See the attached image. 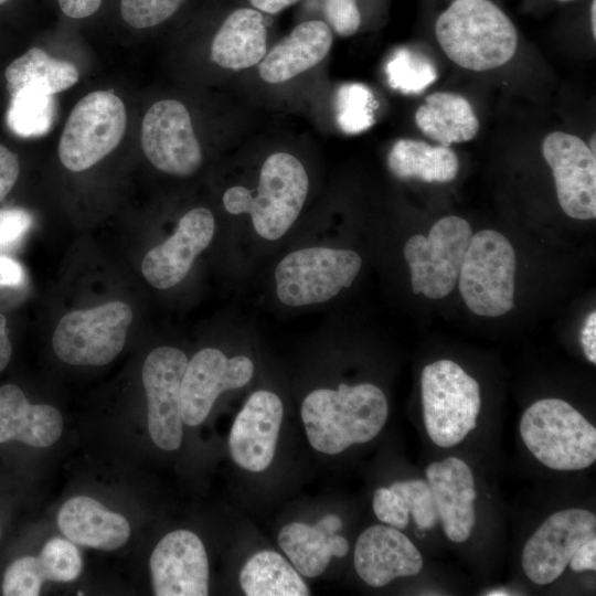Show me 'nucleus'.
<instances>
[{
    "instance_id": "44",
    "label": "nucleus",
    "mask_w": 596,
    "mask_h": 596,
    "mask_svg": "<svg viewBox=\"0 0 596 596\" xmlns=\"http://www.w3.org/2000/svg\"><path fill=\"white\" fill-rule=\"evenodd\" d=\"M581 344L589 362L596 363V312L593 310L586 318L581 331Z\"/></svg>"
},
{
    "instance_id": "26",
    "label": "nucleus",
    "mask_w": 596,
    "mask_h": 596,
    "mask_svg": "<svg viewBox=\"0 0 596 596\" xmlns=\"http://www.w3.org/2000/svg\"><path fill=\"white\" fill-rule=\"evenodd\" d=\"M415 123L425 136L446 147L471 140L479 129L470 103L447 92L428 95L416 110Z\"/></svg>"
},
{
    "instance_id": "47",
    "label": "nucleus",
    "mask_w": 596,
    "mask_h": 596,
    "mask_svg": "<svg viewBox=\"0 0 596 596\" xmlns=\"http://www.w3.org/2000/svg\"><path fill=\"white\" fill-rule=\"evenodd\" d=\"M596 0H593L592 1V4H590V28H592V33H593V36L594 39L596 38Z\"/></svg>"
},
{
    "instance_id": "20",
    "label": "nucleus",
    "mask_w": 596,
    "mask_h": 596,
    "mask_svg": "<svg viewBox=\"0 0 596 596\" xmlns=\"http://www.w3.org/2000/svg\"><path fill=\"white\" fill-rule=\"evenodd\" d=\"M426 481L445 534L456 543L467 541L476 523L475 478L460 458L448 457L426 468Z\"/></svg>"
},
{
    "instance_id": "35",
    "label": "nucleus",
    "mask_w": 596,
    "mask_h": 596,
    "mask_svg": "<svg viewBox=\"0 0 596 596\" xmlns=\"http://www.w3.org/2000/svg\"><path fill=\"white\" fill-rule=\"evenodd\" d=\"M45 582L38 556H22L13 561L3 574L4 596H38Z\"/></svg>"
},
{
    "instance_id": "24",
    "label": "nucleus",
    "mask_w": 596,
    "mask_h": 596,
    "mask_svg": "<svg viewBox=\"0 0 596 596\" xmlns=\"http://www.w3.org/2000/svg\"><path fill=\"white\" fill-rule=\"evenodd\" d=\"M61 413L46 404H31L14 384L0 386V444L18 440L32 447H49L61 437Z\"/></svg>"
},
{
    "instance_id": "16",
    "label": "nucleus",
    "mask_w": 596,
    "mask_h": 596,
    "mask_svg": "<svg viewBox=\"0 0 596 596\" xmlns=\"http://www.w3.org/2000/svg\"><path fill=\"white\" fill-rule=\"evenodd\" d=\"M153 593L157 596H205L209 562L200 538L188 530L163 536L150 556Z\"/></svg>"
},
{
    "instance_id": "18",
    "label": "nucleus",
    "mask_w": 596,
    "mask_h": 596,
    "mask_svg": "<svg viewBox=\"0 0 596 596\" xmlns=\"http://www.w3.org/2000/svg\"><path fill=\"white\" fill-rule=\"evenodd\" d=\"M283 413V402L275 393L259 390L249 396L228 436L230 453L236 465L258 472L272 464Z\"/></svg>"
},
{
    "instance_id": "50",
    "label": "nucleus",
    "mask_w": 596,
    "mask_h": 596,
    "mask_svg": "<svg viewBox=\"0 0 596 596\" xmlns=\"http://www.w3.org/2000/svg\"><path fill=\"white\" fill-rule=\"evenodd\" d=\"M8 0H0V4H3L4 2H7Z\"/></svg>"
},
{
    "instance_id": "10",
    "label": "nucleus",
    "mask_w": 596,
    "mask_h": 596,
    "mask_svg": "<svg viewBox=\"0 0 596 596\" xmlns=\"http://www.w3.org/2000/svg\"><path fill=\"white\" fill-rule=\"evenodd\" d=\"M471 236L469 223L455 215L437 221L427 236H412L404 246V257L413 292L432 299L447 296L458 280Z\"/></svg>"
},
{
    "instance_id": "31",
    "label": "nucleus",
    "mask_w": 596,
    "mask_h": 596,
    "mask_svg": "<svg viewBox=\"0 0 596 596\" xmlns=\"http://www.w3.org/2000/svg\"><path fill=\"white\" fill-rule=\"evenodd\" d=\"M385 72L390 86L403 94H419L437 78L434 63L426 55L408 47L394 52Z\"/></svg>"
},
{
    "instance_id": "25",
    "label": "nucleus",
    "mask_w": 596,
    "mask_h": 596,
    "mask_svg": "<svg viewBox=\"0 0 596 596\" xmlns=\"http://www.w3.org/2000/svg\"><path fill=\"white\" fill-rule=\"evenodd\" d=\"M267 53V29L263 14L249 8L233 11L217 30L211 44V60L228 70L259 63Z\"/></svg>"
},
{
    "instance_id": "22",
    "label": "nucleus",
    "mask_w": 596,
    "mask_h": 596,
    "mask_svg": "<svg viewBox=\"0 0 596 596\" xmlns=\"http://www.w3.org/2000/svg\"><path fill=\"white\" fill-rule=\"evenodd\" d=\"M57 525L72 542L97 550L119 549L130 536L124 515L86 496L73 497L61 507Z\"/></svg>"
},
{
    "instance_id": "4",
    "label": "nucleus",
    "mask_w": 596,
    "mask_h": 596,
    "mask_svg": "<svg viewBox=\"0 0 596 596\" xmlns=\"http://www.w3.org/2000/svg\"><path fill=\"white\" fill-rule=\"evenodd\" d=\"M521 437L530 453L555 470H581L596 460V428L560 398H543L526 408Z\"/></svg>"
},
{
    "instance_id": "15",
    "label": "nucleus",
    "mask_w": 596,
    "mask_h": 596,
    "mask_svg": "<svg viewBox=\"0 0 596 596\" xmlns=\"http://www.w3.org/2000/svg\"><path fill=\"white\" fill-rule=\"evenodd\" d=\"M253 373L254 364L244 355L227 358L214 348L196 352L188 361L181 381L183 423L201 424L222 392L246 385Z\"/></svg>"
},
{
    "instance_id": "39",
    "label": "nucleus",
    "mask_w": 596,
    "mask_h": 596,
    "mask_svg": "<svg viewBox=\"0 0 596 596\" xmlns=\"http://www.w3.org/2000/svg\"><path fill=\"white\" fill-rule=\"evenodd\" d=\"M32 215L23 209L0 210V248L19 241L31 227Z\"/></svg>"
},
{
    "instance_id": "7",
    "label": "nucleus",
    "mask_w": 596,
    "mask_h": 596,
    "mask_svg": "<svg viewBox=\"0 0 596 596\" xmlns=\"http://www.w3.org/2000/svg\"><path fill=\"white\" fill-rule=\"evenodd\" d=\"M362 259L350 249L307 247L287 254L275 270L278 299L300 307L328 301L352 285Z\"/></svg>"
},
{
    "instance_id": "23",
    "label": "nucleus",
    "mask_w": 596,
    "mask_h": 596,
    "mask_svg": "<svg viewBox=\"0 0 596 596\" xmlns=\"http://www.w3.org/2000/svg\"><path fill=\"white\" fill-rule=\"evenodd\" d=\"M331 45L332 33L326 22H302L266 53L259 62V75L267 83L286 82L320 63Z\"/></svg>"
},
{
    "instance_id": "12",
    "label": "nucleus",
    "mask_w": 596,
    "mask_h": 596,
    "mask_svg": "<svg viewBox=\"0 0 596 596\" xmlns=\"http://www.w3.org/2000/svg\"><path fill=\"white\" fill-rule=\"evenodd\" d=\"M141 147L160 171L189 177L202 163V150L185 106L174 99L159 100L146 113L141 126Z\"/></svg>"
},
{
    "instance_id": "5",
    "label": "nucleus",
    "mask_w": 596,
    "mask_h": 596,
    "mask_svg": "<svg viewBox=\"0 0 596 596\" xmlns=\"http://www.w3.org/2000/svg\"><path fill=\"white\" fill-rule=\"evenodd\" d=\"M423 417L432 441L443 448L460 443L477 425L478 382L450 360H438L422 371Z\"/></svg>"
},
{
    "instance_id": "11",
    "label": "nucleus",
    "mask_w": 596,
    "mask_h": 596,
    "mask_svg": "<svg viewBox=\"0 0 596 596\" xmlns=\"http://www.w3.org/2000/svg\"><path fill=\"white\" fill-rule=\"evenodd\" d=\"M187 364L183 351L159 347L148 354L142 365L149 434L155 445L163 450H174L182 441L181 381Z\"/></svg>"
},
{
    "instance_id": "33",
    "label": "nucleus",
    "mask_w": 596,
    "mask_h": 596,
    "mask_svg": "<svg viewBox=\"0 0 596 596\" xmlns=\"http://www.w3.org/2000/svg\"><path fill=\"white\" fill-rule=\"evenodd\" d=\"M45 582L67 583L75 581L83 568L78 549L70 540H49L38 556Z\"/></svg>"
},
{
    "instance_id": "45",
    "label": "nucleus",
    "mask_w": 596,
    "mask_h": 596,
    "mask_svg": "<svg viewBox=\"0 0 596 596\" xmlns=\"http://www.w3.org/2000/svg\"><path fill=\"white\" fill-rule=\"evenodd\" d=\"M8 333L6 317L0 313V371L8 365L12 353V345Z\"/></svg>"
},
{
    "instance_id": "40",
    "label": "nucleus",
    "mask_w": 596,
    "mask_h": 596,
    "mask_svg": "<svg viewBox=\"0 0 596 596\" xmlns=\"http://www.w3.org/2000/svg\"><path fill=\"white\" fill-rule=\"evenodd\" d=\"M19 172L20 163L17 155L0 143V202L12 190Z\"/></svg>"
},
{
    "instance_id": "34",
    "label": "nucleus",
    "mask_w": 596,
    "mask_h": 596,
    "mask_svg": "<svg viewBox=\"0 0 596 596\" xmlns=\"http://www.w3.org/2000/svg\"><path fill=\"white\" fill-rule=\"evenodd\" d=\"M389 488L402 498L421 530L430 529L436 524L438 514L427 481L423 479L396 481Z\"/></svg>"
},
{
    "instance_id": "28",
    "label": "nucleus",
    "mask_w": 596,
    "mask_h": 596,
    "mask_svg": "<svg viewBox=\"0 0 596 596\" xmlns=\"http://www.w3.org/2000/svg\"><path fill=\"white\" fill-rule=\"evenodd\" d=\"M247 596H306L309 588L297 570L279 553L260 551L251 556L240 573Z\"/></svg>"
},
{
    "instance_id": "42",
    "label": "nucleus",
    "mask_w": 596,
    "mask_h": 596,
    "mask_svg": "<svg viewBox=\"0 0 596 596\" xmlns=\"http://www.w3.org/2000/svg\"><path fill=\"white\" fill-rule=\"evenodd\" d=\"M572 571L583 572L596 570V538L586 541L572 556L570 563Z\"/></svg>"
},
{
    "instance_id": "1",
    "label": "nucleus",
    "mask_w": 596,
    "mask_h": 596,
    "mask_svg": "<svg viewBox=\"0 0 596 596\" xmlns=\"http://www.w3.org/2000/svg\"><path fill=\"white\" fill-rule=\"evenodd\" d=\"M389 405L382 390L370 383L318 389L301 405L306 435L317 451L336 455L372 440L382 430Z\"/></svg>"
},
{
    "instance_id": "43",
    "label": "nucleus",
    "mask_w": 596,
    "mask_h": 596,
    "mask_svg": "<svg viewBox=\"0 0 596 596\" xmlns=\"http://www.w3.org/2000/svg\"><path fill=\"white\" fill-rule=\"evenodd\" d=\"M63 13L73 19H83L95 13L102 0H57Z\"/></svg>"
},
{
    "instance_id": "46",
    "label": "nucleus",
    "mask_w": 596,
    "mask_h": 596,
    "mask_svg": "<svg viewBox=\"0 0 596 596\" xmlns=\"http://www.w3.org/2000/svg\"><path fill=\"white\" fill-rule=\"evenodd\" d=\"M252 6L266 13H278L298 0H249Z\"/></svg>"
},
{
    "instance_id": "21",
    "label": "nucleus",
    "mask_w": 596,
    "mask_h": 596,
    "mask_svg": "<svg viewBox=\"0 0 596 596\" xmlns=\"http://www.w3.org/2000/svg\"><path fill=\"white\" fill-rule=\"evenodd\" d=\"M341 528L337 514H327L315 525L291 522L279 531L278 544L300 574L316 577L324 572L332 556L348 553V541L337 534Z\"/></svg>"
},
{
    "instance_id": "19",
    "label": "nucleus",
    "mask_w": 596,
    "mask_h": 596,
    "mask_svg": "<svg viewBox=\"0 0 596 596\" xmlns=\"http://www.w3.org/2000/svg\"><path fill=\"white\" fill-rule=\"evenodd\" d=\"M353 561L358 575L373 587L414 576L423 567L422 554L413 542L398 529L385 525H372L360 534Z\"/></svg>"
},
{
    "instance_id": "49",
    "label": "nucleus",
    "mask_w": 596,
    "mask_h": 596,
    "mask_svg": "<svg viewBox=\"0 0 596 596\" xmlns=\"http://www.w3.org/2000/svg\"><path fill=\"white\" fill-rule=\"evenodd\" d=\"M595 139H596V138H595V135H593L592 138H590V141H589V142H590L589 149H590L594 153H595Z\"/></svg>"
},
{
    "instance_id": "14",
    "label": "nucleus",
    "mask_w": 596,
    "mask_h": 596,
    "mask_svg": "<svg viewBox=\"0 0 596 596\" xmlns=\"http://www.w3.org/2000/svg\"><path fill=\"white\" fill-rule=\"evenodd\" d=\"M562 210L577 220L596 216V157L577 136L555 131L542 143Z\"/></svg>"
},
{
    "instance_id": "32",
    "label": "nucleus",
    "mask_w": 596,
    "mask_h": 596,
    "mask_svg": "<svg viewBox=\"0 0 596 596\" xmlns=\"http://www.w3.org/2000/svg\"><path fill=\"white\" fill-rule=\"evenodd\" d=\"M337 120L347 134H359L374 124L376 100L368 86L360 83H348L337 92Z\"/></svg>"
},
{
    "instance_id": "27",
    "label": "nucleus",
    "mask_w": 596,
    "mask_h": 596,
    "mask_svg": "<svg viewBox=\"0 0 596 596\" xmlns=\"http://www.w3.org/2000/svg\"><path fill=\"white\" fill-rule=\"evenodd\" d=\"M387 166L400 179L415 178L428 183L449 182L459 170L458 158L449 147L413 139H400L393 145Z\"/></svg>"
},
{
    "instance_id": "17",
    "label": "nucleus",
    "mask_w": 596,
    "mask_h": 596,
    "mask_svg": "<svg viewBox=\"0 0 596 596\" xmlns=\"http://www.w3.org/2000/svg\"><path fill=\"white\" fill-rule=\"evenodd\" d=\"M214 230L215 221L210 210L195 207L187 212L175 232L143 257V277L158 289L179 284L190 272L195 257L210 245Z\"/></svg>"
},
{
    "instance_id": "3",
    "label": "nucleus",
    "mask_w": 596,
    "mask_h": 596,
    "mask_svg": "<svg viewBox=\"0 0 596 596\" xmlns=\"http://www.w3.org/2000/svg\"><path fill=\"white\" fill-rule=\"evenodd\" d=\"M308 175L292 155L276 152L262 166L255 192L235 185L223 195L231 214L251 215L256 233L265 240L284 236L297 220L308 194Z\"/></svg>"
},
{
    "instance_id": "8",
    "label": "nucleus",
    "mask_w": 596,
    "mask_h": 596,
    "mask_svg": "<svg viewBox=\"0 0 596 596\" xmlns=\"http://www.w3.org/2000/svg\"><path fill=\"white\" fill-rule=\"evenodd\" d=\"M126 126L125 105L111 91L87 94L71 111L62 132V164L74 172L93 167L119 145Z\"/></svg>"
},
{
    "instance_id": "51",
    "label": "nucleus",
    "mask_w": 596,
    "mask_h": 596,
    "mask_svg": "<svg viewBox=\"0 0 596 596\" xmlns=\"http://www.w3.org/2000/svg\"><path fill=\"white\" fill-rule=\"evenodd\" d=\"M558 1H572V0H558Z\"/></svg>"
},
{
    "instance_id": "48",
    "label": "nucleus",
    "mask_w": 596,
    "mask_h": 596,
    "mask_svg": "<svg viewBox=\"0 0 596 596\" xmlns=\"http://www.w3.org/2000/svg\"><path fill=\"white\" fill-rule=\"evenodd\" d=\"M487 595L488 596H505V595H510V593L504 589H494V590H491L490 593H487Z\"/></svg>"
},
{
    "instance_id": "41",
    "label": "nucleus",
    "mask_w": 596,
    "mask_h": 596,
    "mask_svg": "<svg viewBox=\"0 0 596 596\" xmlns=\"http://www.w3.org/2000/svg\"><path fill=\"white\" fill-rule=\"evenodd\" d=\"M25 273L20 263L0 255V288L19 287L24 283Z\"/></svg>"
},
{
    "instance_id": "36",
    "label": "nucleus",
    "mask_w": 596,
    "mask_h": 596,
    "mask_svg": "<svg viewBox=\"0 0 596 596\" xmlns=\"http://www.w3.org/2000/svg\"><path fill=\"white\" fill-rule=\"evenodd\" d=\"M184 0H120L124 21L132 28L158 25L177 12Z\"/></svg>"
},
{
    "instance_id": "9",
    "label": "nucleus",
    "mask_w": 596,
    "mask_h": 596,
    "mask_svg": "<svg viewBox=\"0 0 596 596\" xmlns=\"http://www.w3.org/2000/svg\"><path fill=\"white\" fill-rule=\"evenodd\" d=\"M132 317L130 306L123 301L71 311L54 330L53 350L72 365H105L123 350Z\"/></svg>"
},
{
    "instance_id": "38",
    "label": "nucleus",
    "mask_w": 596,
    "mask_h": 596,
    "mask_svg": "<svg viewBox=\"0 0 596 596\" xmlns=\"http://www.w3.org/2000/svg\"><path fill=\"white\" fill-rule=\"evenodd\" d=\"M324 15L330 26L341 36L354 34L361 24L355 0H324Z\"/></svg>"
},
{
    "instance_id": "6",
    "label": "nucleus",
    "mask_w": 596,
    "mask_h": 596,
    "mask_svg": "<svg viewBox=\"0 0 596 596\" xmlns=\"http://www.w3.org/2000/svg\"><path fill=\"white\" fill-rule=\"evenodd\" d=\"M515 254L509 240L492 230L472 235L458 276L459 291L476 315L499 317L514 298Z\"/></svg>"
},
{
    "instance_id": "37",
    "label": "nucleus",
    "mask_w": 596,
    "mask_h": 596,
    "mask_svg": "<svg viewBox=\"0 0 596 596\" xmlns=\"http://www.w3.org/2000/svg\"><path fill=\"white\" fill-rule=\"evenodd\" d=\"M376 518L389 525L403 530L408 524L409 512L402 498L390 488L380 487L373 496Z\"/></svg>"
},
{
    "instance_id": "29",
    "label": "nucleus",
    "mask_w": 596,
    "mask_h": 596,
    "mask_svg": "<svg viewBox=\"0 0 596 596\" xmlns=\"http://www.w3.org/2000/svg\"><path fill=\"white\" fill-rule=\"evenodd\" d=\"M4 76L10 95L28 85L54 95L76 84L79 74L73 63L53 58L42 49L32 47L7 67Z\"/></svg>"
},
{
    "instance_id": "2",
    "label": "nucleus",
    "mask_w": 596,
    "mask_h": 596,
    "mask_svg": "<svg viewBox=\"0 0 596 596\" xmlns=\"http://www.w3.org/2000/svg\"><path fill=\"white\" fill-rule=\"evenodd\" d=\"M435 34L445 54L471 71L508 63L518 46V32L490 0H454L436 20Z\"/></svg>"
},
{
    "instance_id": "13",
    "label": "nucleus",
    "mask_w": 596,
    "mask_h": 596,
    "mask_svg": "<svg viewBox=\"0 0 596 596\" xmlns=\"http://www.w3.org/2000/svg\"><path fill=\"white\" fill-rule=\"evenodd\" d=\"M596 538V517L585 509H567L551 514L523 547L522 568L539 585L560 577L575 551Z\"/></svg>"
},
{
    "instance_id": "30",
    "label": "nucleus",
    "mask_w": 596,
    "mask_h": 596,
    "mask_svg": "<svg viewBox=\"0 0 596 596\" xmlns=\"http://www.w3.org/2000/svg\"><path fill=\"white\" fill-rule=\"evenodd\" d=\"M7 123L18 136L40 137L47 134L54 123L56 105L53 95L36 86H23L10 95Z\"/></svg>"
}]
</instances>
